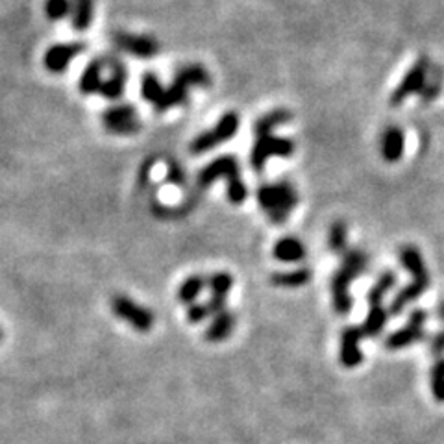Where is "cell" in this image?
<instances>
[{"mask_svg": "<svg viewBox=\"0 0 444 444\" xmlns=\"http://www.w3.org/2000/svg\"><path fill=\"white\" fill-rule=\"evenodd\" d=\"M212 84L209 72L202 65L182 67L171 86L163 87L154 72H145L141 80L143 98L150 102L157 111H167L176 106H184L189 100L193 87H206Z\"/></svg>", "mask_w": 444, "mask_h": 444, "instance_id": "1", "label": "cell"}, {"mask_svg": "<svg viewBox=\"0 0 444 444\" xmlns=\"http://www.w3.org/2000/svg\"><path fill=\"white\" fill-rule=\"evenodd\" d=\"M289 120L287 111H272L269 115H263L254 125V145L250 150V165L255 173H261L267 167V161L271 157H289L294 152V145L291 139L276 137L272 130L276 126H282Z\"/></svg>", "mask_w": 444, "mask_h": 444, "instance_id": "2", "label": "cell"}, {"mask_svg": "<svg viewBox=\"0 0 444 444\" xmlns=\"http://www.w3.org/2000/svg\"><path fill=\"white\" fill-rule=\"evenodd\" d=\"M369 257L363 250H348L342 254V263L331 278V296L333 309L337 315H348L352 311V298H350V283L354 278L363 274L367 269Z\"/></svg>", "mask_w": 444, "mask_h": 444, "instance_id": "3", "label": "cell"}, {"mask_svg": "<svg viewBox=\"0 0 444 444\" xmlns=\"http://www.w3.org/2000/svg\"><path fill=\"white\" fill-rule=\"evenodd\" d=\"M217 180H226L228 184V200L232 204H243L246 198V185L241 178V168L235 157L222 156L207 163L198 174V185L209 187Z\"/></svg>", "mask_w": 444, "mask_h": 444, "instance_id": "4", "label": "cell"}, {"mask_svg": "<svg viewBox=\"0 0 444 444\" xmlns=\"http://www.w3.org/2000/svg\"><path fill=\"white\" fill-rule=\"evenodd\" d=\"M257 202L274 224H283L296 207L298 195L289 182H278L261 185L257 191Z\"/></svg>", "mask_w": 444, "mask_h": 444, "instance_id": "5", "label": "cell"}, {"mask_svg": "<svg viewBox=\"0 0 444 444\" xmlns=\"http://www.w3.org/2000/svg\"><path fill=\"white\" fill-rule=\"evenodd\" d=\"M239 125H241V119H239L237 113H233V111L224 113L212 130L202 132V134H198V136L191 141V154L200 156V154H206V152L213 150V148L222 145V143L230 141V139L237 134Z\"/></svg>", "mask_w": 444, "mask_h": 444, "instance_id": "6", "label": "cell"}, {"mask_svg": "<svg viewBox=\"0 0 444 444\" xmlns=\"http://www.w3.org/2000/svg\"><path fill=\"white\" fill-rule=\"evenodd\" d=\"M111 311L115 313V317H119L125 322L134 328L139 333H147L152 330L154 326V315H152L150 309L143 308L139 303H136L134 300H130L125 294H117L111 300Z\"/></svg>", "mask_w": 444, "mask_h": 444, "instance_id": "7", "label": "cell"}, {"mask_svg": "<svg viewBox=\"0 0 444 444\" xmlns=\"http://www.w3.org/2000/svg\"><path fill=\"white\" fill-rule=\"evenodd\" d=\"M429 72V61L426 58H420V60L415 63V65L409 69L404 80L400 81V86L396 87L393 95H390V104L393 106H400L406 98H409L415 93H422L424 86H426V76Z\"/></svg>", "mask_w": 444, "mask_h": 444, "instance_id": "8", "label": "cell"}, {"mask_svg": "<svg viewBox=\"0 0 444 444\" xmlns=\"http://www.w3.org/2000/svg\"><path fill=\"white\" fill-rule=\"evenodd\" d=\"M104 128L115 136H130L139 130V119L137 111L128 104L122 106H113L102 115Z\"/></svg>", "mask_w": 444, "mask_h": 444, "instance_id": "9", "label": "cell"}, {"mask_svg": "<svg viewBox=\"0 0 444 444\" xmlns=\"http://www.w3.org/2000/svg\"><path fill=\"white\" fill-rule=\"evenodd\" d=\"M86 50V43L81 41H74V43H56L52 45L47 52H45V67L49 69L50 72H56L60 74L69 67L76 56H80L81 52Z\"/></svg>", "mask_w": 444, "mask_h": 444, "instance_id": "10", "label": "cell"}, {"mask_svg": "<svg viewBox=\"0 0 444 444\" xmlns=\"http://www.w3.org/2000/svg\"><path fill=\"white\" fill-rule=\"evenodd\" d=\"M361 339L363 333L359 326H347L341 333V350H339V361L347 369H356L363 363V352H361Z\"/></svg>", "mask_w": 444, "mask_h": 444, "instance_id": "11", "label": "cell"}, {"mask_svg": "<svg viewBox=\"0 0 444 444\" xmlns=\"http://www.w3.org/2000/svg\"><path fill=\"white\" fill-rule=\"evenodd\" d=\"M115 45L128 54L137 58H152L159 52V45L150 35H134L128 32H119L115 35Z\"/></svg>", "mask_w": 444, "mask_h": 444, "instance_id": "12", "label": "cell"}, {"mask_svg": "<svg viewBox=\"0 0 444 444\" xmlns=\"http://www.w3.org/2000/svg\"><path fill=\"white\" fill-rule=\"evenodd\" d=\"M233 285V278L228 274V272H215L212 276L207 278V287L212 291V298L209 302L206 303L207 313L217 315L221 311H224V306H226V296L230 293V289Z\"/></svg>", "mask_w": 444, "mask_h": 444, "instance_id": "13", "label": "cell"}, {"mask_svg": "<svg viewBox=\"0 0 444 444\" xmlns=\"http://www.w3.org/2000/svg\"><path fill=\"white\" fill-rule=\"evenodd\" d=\"M106 67H108L109 76L104 78L102 89H100V95L106 98H119L122 93H125L126 86V69L125 65L120 63L119 60L115 58H106Z\"/></svg>", "mask_w": 444, "mask_h": 444, "instance_id": "14", "label": "cell"}, {"mask_svg": "<svg viewBox=\"0 0 444 444\" xmlns=\"http://www.w3.org/2000/svg\"><path fill=\"white\" fill-rule=\"evenodd\" d=\"M404 147H406L404 130L398 128V126L385 128V132L381 134V141H379V150H381V157H383L385 161H398L404 156Z\"/></svg>", "mask_w": 444, "mask_h": 444, "instance_id": "15", "label": "cell"}, {"mask_svg": "<svg viewBox=\"0 0 444 444\" xmlns=\"http://www.w3.org/2000/svg\"><path fill=\"white\" fill-rule=\"evenodd\" d=\"M429 282H431V278L429 276H424V278H417V280H413L409 285L402 289L400 293L396 294L395 300L390 302V308H389V313L390 315H400L404 309H406L407 303L415 302L418 298L422 296V293L426 289L429 287Z\"/></svg>", "mask_w": 444, "mask_h": 444, "instance_id": "16", "label": "cell"}, {"mask_svg": "<svg viewBox=\"0 0 444 444\" xmlns=\"http://www.w3.org/2000/svg\"><path fill=\"white\" fill-rule=\"evenodd\" d=\"M424 339V326H418L415 322H409L402 328V330H396L395 333H390L387 339H385V348L389 350H400V348H407L415 344V342L422 341Z\"/></svg>", "mask_w": 444, "mask_h": 444, "instance_id": "17", "label": "cell"}, {"mask_svg": "<svg viewBox=\"0 0 444 444\" xmlns=\"http://www.w3.org/2000/svg\"><path fill=\"white\" fill-rule=\"evenodd\" d=\"M274 257L283 263H296L306 257V246L300 239L296 237H283L274 244Z\"/></svg>", "mask_w": 444, "mask_h": 444, "instance_id": "18", "label": "cell"}, {"mask_svg": "<svg viewBox=\"0 0 444 444\" xmlns=\"http://www.w3.org/2000/svg\"><path fill=\"white\" fill-rule=\"evenodd\" d=\"M104 84V61L95 60L91 61L89 65L86 67V71L80 78V91L84 95H95L98 93L100 95V89H102Z\"/></svg>", "mask_w": 444, "mask_h": 444, "instance_id": "19", "label": "cell"}, {"mask_svg": "<svg viewBox=\"0 0 444 444\" xmlns=\"http://www.w3.org/2000/svg\"><path fill=\"white\" fill-rule=\"evenodd\" d=\"M398 257H400L404 269L413 276V280L429 276L428 271H426V265H424L422 254H420V250L417 246H402L400 252H398Z\"/></svg>", "mask_w": 444, "mask_h": 444, "instance_id": "20", "label": "cell"}, {"mask_svg": "<svg viewBox=\"0 0 444 444\" xmlns=\"http://www.w3.org/2000/svg\"><path fill=\"white\" fill-rule=\"evenodd\" d=\"M233 322H235L233 315L230 313V311H226V309L215 315L212 326H209V328L206 330V333H204L206 341L209 342L224 341V339H226V337L233 331Z\"/></svg>", "mask_w": 444, "mask_h": 444, "instance_id": "21", "label": "cell"}, {"mask_svg": "<svg viewBox=\"0 0 444 444\" xmlns=\"http://www.w3.org/2000/svg\"><path fill=\"white\" fill-rule=\"evenodd\" d=\"M95 15V0H71L72 26L78 32H86L91 26Z\"/></svg>", "mask_w": 444, "mask_h": 444, "instance_id": "22", "label": "cell"}, {"mask_svg": "<svg viewBox=\"0 0 444 444\" xmlns=\"http://www.w3.org/2000/svg\"><path fill=\"white\" fill-rule=\"evenodd\" d=\"M387 317L389 315H387V311L381 306H370L367 319L363 320V324L359 326L363 337H378L385 328V324H387Z\"/></svg>", "mask_w": 444, "mask_h": 444, "instance_id": "23", "label": "cell"}, {"mask_svg": "<svg viewBox=\"0 0 444 444\" xmlns=\"http://www.w3.org/2000/svg\"><path fill=\"white\" fill-rule=\"evenodd\" d=\"M395 283H396L395 272H390V271L383 272V274L378 278V282L374 283L369 293H367V302H369L370 306H381V300H383L385 294L389 293L390 289L395 287Z\"/></svg>", "mask_w": 444, "mask_h": 444, "instance_id": "24", "label": "cell"}, {"mask_svg": "<svg viewBox=\"0 0 444 444\" xmlns=\"http://www.w3.org/2000/svg\"><path fill=\"white\" fill-rule=\"evenodd\" d=\"M311 272L308 269H294L289 272H278L272 276V283L280 287H302L309 282Z\"/></svg>", "mask_w": 444, "mask_h": 444, "instance_id": "25", "label": "cell"}, {"mask_svg": "<svg viewBox=\"0 0 444 444\" xmlns=\"http://www.w3.org/2000/svg\"><path fill=\"white\" fill-rule=\"evenodd\" d=\"M206 280L202 276H191L187 278L178 289V300L184 303H195V300L200 296L202 289L206 287Z\"/></svg>", "mask_w": 444, "mask_h": 444, "instance_id": "26", "label": "cell"}, {"mask_svg": "<svg viewBox=\"0 0 444 444\" xmlns=\"http://www.w3.org/2000/svg\"><path fill=\"white\" fill-rule=\"evenodd\" d=\"M347 237L348 230L347 224L342 221H337L331 224L330 228V237H328V244L335 254H344L347 252Z\"/></svg>", "mask_w": 444, "mask_h": 444, "instance_id": "27", "label": "cell"}, {"mask_svg": "<svg viewBox=\"0 0 444 444\" xmlns=\"http://www.w3.org/2000/svg\"><path fill=\"white\" fill-rule=\"evenodd\" d=\"M45 13L50 21H61L71 13V0H45Z\"/></svg>", "mask_w": 444, "mask_h": 444, "instance_id": "28", "label": "cell"}, {"mask_svg": "<svg viewBox=\"0 0 444 444\" xmlns=\"http://www.w3.org/2000/svg\"><path fill=\"white\" fill-rule=\"evenodd\" d=\"M206 317H209L206 303H191L189 309H187V320L193 322V324H198V322H202Z\"/></svg>", "mask_w": 444, "mask_h": 444, "instance_id": "29", "label": "cell"}, {"mask_svg": "<svg viewBox=\"0 0 444 444\" xmlns=\"http://www.w3.org/2000/svg\"><path fill=\"white\" fill-rule=\"evenodd\" d=\"M431 393H434L435 400L439 404H444V378L443 376H431Z\"/></svg>", "mask_w": 444, "mask_h": 444, "instance_id": "30", "label": "cell"}, {"mask_svg": "<svg viewBox=\"0 0 444 444\" xmlns=\"http://www.w3.org/2000/svg\"><path fill=\"white\" fill-rule=\"evenodd\" d=\"M431 352H434L435 356L444 354V331H439V333L431 339Z\"/></svg>", "mask_w": 444, "mask_h": 444, "instance_id": "31", "label": "cell"}, {"mask_svg": "<svg viewBox=\"0 0 444 444\" xmlns=\"http://www.w3.org/2000/svg\"><path fill=\"white\" fill-rule=\"evenodd\" d=\"M429 376H443L444 378V358L435 361V365L431 367V370H429Z\"/></svg>", "mask_w": 444, "mask_h": 444, "instance_id": "32", "label": "cell"}, {"mask_svg": "<svg viewBox=\"0 0 444 444\" xmlns=\"http://www.w3.org/2000/svg\"><path fill=\"white\" fill-rule=\"evenodd\" d=\"M437 317H439L441 320H444V302L439 303V308H437Z\"/></svg>", "mask_w": 444, "mask_h": 444, "instance_id": "33", "label": "cell"}]
</instances>
